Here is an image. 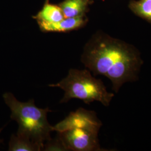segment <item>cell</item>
Wrapping results in <instances>:
<instances>
[{"instance_id":"6da1fadb","label":"cell","mask_w":151,"mask_h":151,"mask_svg":"<svg viewBox=\"0 0 151 151\" xmlns=\"http://www.w3.org/2000/svg\"><path fill=\"white\" fill-rule=\"evenodd\" d=\"M81 62L94 75L107 77L115 93L125 83L138 80L143 65L134 47L106 35L96 37L87 45Z\"/></svg>"},{"instance_id":"7a4b0ae2","label":"cell","mask_w":151,"mask_h":151,"mask_svg":"<svg viewBox=\"0 0 151 151\" xmlns=\"http://www.w3.org/2000/svg\"><path fill=\"white\" fill-rule=\"evenodd\" d=\"M103 125L96 113L84 108L71 112L53 126L67 151H103L98 138Z\"/></svg>"},{"instance_id":"3957f363","label":"cell","mask_w":151,"mask_h":151,"mask_svg":"<svg viewBox=\"0 0 151 151\" xmlns=\"http://www.w3.org/2000/svg\"><path fill=\"white\" fill-rule=\"evenodd\" d=\"M3 97L10 109L11 118L19 125L17 135L25 137L40 146L43 150L44 144L49 140L53 128L49 123L47 114L51 112L48 108H38L34 99L27 102L19 101L11 92H6Z\"/></svg>"},{"instance_id":"277c9868","label":"cell","mask_w":151,"mask_h":151,"mask_svg":"<svg viewBox=\"0 0 151 151\" xmlns=\"http://www.w3.org/2000/svg\"><path fill=\"white\" fill-rule=\"evenodd\" d=\"M49 86L59 87L64 91L60 103H67L72 99H76L86 104L98 101L108 106L115 96L113 92L108 91L103 81L94 77L88 69H70L65 78L57 83L49 85Z\"/></svg>"},{"instance_id":"5b68a950","label":"cell","mask_w":151,"mask_h":151,"mask_svg":"<svg viewBox=\"0 0 151 151\" xmlns=\"http://www.w3.org/2000/svg\"><path fill=\"white\" fill-rule=\"evenodd\" d=\"M85 22L83 15L64 18L61 21L49 23L38 21L41 30L46 32H66L82 27Z\"/></svg>"},{"instance_id":"8992f818","label":"cell","mask_w":151,"mask_h":151,"mask_svg":"<svg viewBox=\"0 0 151 151\" xmlns=\"http://www.w3.org/2000/svg\"><path fill=\"white\" fill-rule=\"evenodd\" d=\"M88 0H65L60 5L65 18L82 15L86 9Z\"/></svg>"},{"instance_id":"52a82bcc","label":"cell","mask_w":151,"mask_h":151,"mask_svg":"<svg viewBox=\"0 0 151 151\" xmlns=\"http://www.w3.org/2000/svg\"><path fill=\"white\" fill-rule=\"evenodd\" d=\"M9 145L10 151H42L40 146L27 138L17 134L11 135Z\"/></svg>"},{"instance_id":"ba28073f","label":"cell","mask_w":151,"mask_h":151,"mask_svg":"<svg viewBox=\"0 0 151 151\" xmlns=\"http://www.w3.org/2000/svg\"><path fill=\"white\" fill-rule=\"evenodd\" d=\"M38 21L53 23L61 21L65 17L60 7L47 4L37 17Z\"/></svg>"},{"instance_id":"9c48e42d","label":"cell","mask_w":151,"mask_h":151,"mask_svg":"<svg viewBox=\"0 0 151 151\" xmlns=\"http://www.w3.org/2000/svg\"><path fill=\"white\" fill-rule=\"evenodd\" d=\"M130 7L137 15L151 23V0L133 1Z\"/></svg>"},{"instance_id":"30bf717a","label":"cell","mask_w":151,"mask_h":151,"mask_svg":"<svg viewBox=\"0 0 151 151\" xmlns=\"http://www.w3.org/2000/svg\"><path fill=\"white\" fill-rule=\"evenodd\" d=\"M43 151H67L62 142L58 136L54 139L50 138L44 144Z\"/></svg>"},{"instance_id":"8fae6325","label":"cell","mask_w":151,"mask_h":151,"mask_svg":"<svg viewBox=\"0 0 151 151\" xmlns=\"http://www.w3.org/2000/svg\"><path fill=\"white\" fill-rule=\"evenodd\" d=\"M2 129H3L2 128H1V129H0V133H1V132L2 130ZM2 142H3V140L0 139V143H2Z\"/></svg>"}]
</instances>
